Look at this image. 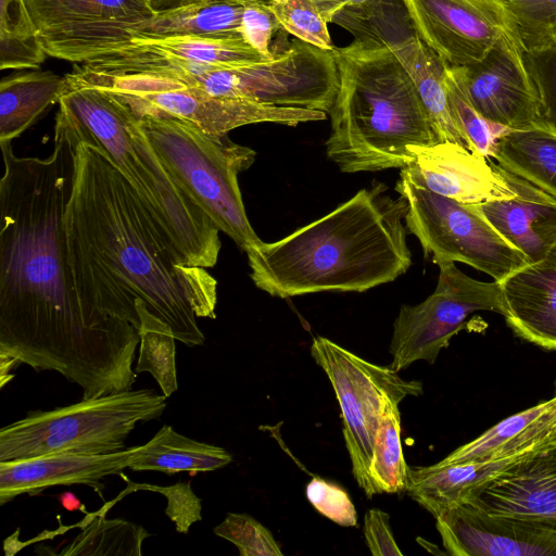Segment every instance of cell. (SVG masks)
Masks as SVG:
<instances>
[{
	"label": "cell",
	"instance_id": "cell-7",
	"mask_svg": "<svg viewBox=\"0 0 556 556\" xmlns=\"http://www.w3.org/2000/svg\"><path fill=\"white\" fill-rule=\"evenodd\" d=\"M153 389L127 390L34 410L0 430V462L55 453L106 454L125 450L140 421L157 419L166 408Z\"/></svg>",
	"mask_w": 556,
	"mask_h": 556
},
{
	"label": "cell",
	"instance_id": "cell-15",
	"mask_svg": "<svg viewBox=\"0 0 556 556\" xmlns=\"http://www.w3.org/2000/svg\"><path fill=\"white\" fill-rule=\"evenodd\" d=\"M460 68L470 102L489 123L505 129L546 125L525 50L513 30L481 61Z\"/></svg>",
	"mask_w": 556,
	"mask_h": 556
},
{
	"label": "cell",
	"instance_id": "cell-20",
	"mask_svg": "<svg viewBox=\"0 0 556 556\" xmlns=\"http://www.w3.org/2000/svg\"><path fill=\"white\" fill-rule=\"evenodd\" d=\"M260 61L264 59L244 38L174 36L136 38L126 46L83 65L99 73L119 74L135 66L153 63L240 66Z\"/></svg>",
	"mask_w": 556,
	"mask_h": 556
},
{
	"label": "cell",
	"instance_id": "cell-31",
	"mask_svg": "<svg viewBox=\"0 0 556 556\" xmlns=\"http://www.w3.org/2000/svg\"><path fill=\"white\" fill-rule=\"evenodd\" d=\"M108 509L102 507L87 514L79 523L81 531L58 555L141 556L143 541L151 535L143 527L124 519L105 518Z\"/></svg>",
	"mask_w": 556,
	"mask_h": 556
},
{
	"label": "cell",
	"instance_id": "cell-24",
	"mask_svg": "<svg viewBox=\"0 0 556 556\" xmlns=\"http://www.w3.org/2000/svg\"><path fill=\"white\" fill-rule=\"evenodd\" d=\"M522 456L452 464L438 462L431 466L409 467L405 492L434 516L466 500L473 489Z\"/></svg>",
	"mask_w": 556,
	"mask_h": 556
},
{
	"label": "cell",
	"instance_id": "cell-16",
	"mask_svg": "<svg viewBox=\"0 0 556 556\" xmlns=\"http://www.w3.org/2000/svg\"><path fill=\"white\" fill-rule=\"evenodd\" d=\"M452 556H556V521L485 511L468 502L433 516Z\"/></svg>",
	"mask_w": 556,
	"mask_h": 556
},
{
	"label": "cell",
	"instance_id": "cell-21",
	"mask_svg": "<svg viewBox=\"0 0 556 556\" xmlns=\"http://www.w3.org/2000/svg\"><path fill=\"white\" fill-rule=\"evenodd\" d=\"M495 166L515 194L511 199L476 205L491 226L529 263L536 262L556 244V199L498 164Z\"/></svg>",
	"mask_w": 556,
	"mask_h": 556
},
{
	"label": "cell",
	"instance_id": "cell-45",
	"mask_svg": "<svg viewBox=\"0 0 556 556\" xmlns=\"http://www.w3.org/2000/svg\"><path fill=\"white\" fill-rule=\"evenodd\" d=\"M367 1L370 0H313L320 15L327 23H331L333 16L344 8Z\"/></svg>",
	"mask_w": 556,
	"mask_h": 556
},
{
	"label": "cell",
	"instance_id": "cell-27",
	"mask_svg": "<svg viewBox=\"0 0 556 556\" xmlns=\"http://www.w3.org/2000/svg\"><path fill=\"white\" fill-rule=\"evenodd\" d=\"M249 0H193L155 12L138 38L197 36L243 38L242 16Z\"/></svg>",
	"mask_w": 556,
	"mask_h": 556
},
{
	"label": "cell",
	"instance_id": "cell-1",
	"mask_svg": "<svg viewBox=\"0 0 556 556\" xmlns=\"http://www.w3.org/2000/svg\"><path fill=\"white\" fill-rule=\"evenodd\" d=\"M75 130L59 108L47 159L21 157L0 143V353L54 370L83 399L131 390L136 346L96 328L76 294L64 231Z\"/></svg>",
	"mask_w": 556,
	"mask_h": 556
},
{
	"label": "cell",
	"instance_id": "cell-44",
	"mask_svg": "<svg viewBox=\"0 0 556 556\" xmlns=\"http://www.w3.org/2000/svg\"><path fill=\"white\" fill-rule=\"evenodd\" d=\"M37 35L25 0H0V37L30 38Z\"/></svg>",
	"mask_w": 556,
	"mask_h": 556
},
{
	"label": "cell",
	"instance_id": "cell-29",
	"mask_svg": "<svg viewBox=\"0 0 556 556\" xmlns=\"http://www.w3.org/2000/svg\"><path fill=\"white\" fill-rule=\"evenodd\" d=\"M231 462L232 456L225 448L189 439L166 425L146 444L138 445L128 468L168 475L188 471L194 476L223 468Z\"/></svg>",
	"mask_w": 556,
	"mask_h": 556
},
{
	"label": "cell",
	"instance_id": "cell-36",
	"mask_svg": "<svg viewBox=\"0 0 556 556\" xmlns=\"http://www.w3.org/2000/svg\"><path fill=\"white\" fill-rule=\"evenodd\" d=\"M269 7L288 34L324 50L336 49L313 0H271Z\"/></svg>",
	"mask_w": 556,
	"mask_h": 556
},
{
	"label": "cell",
	"instance_id": "cell-40",
	"mask_svg": "<svg viewBox=\"0 0 556 556\" xmlns=\"http://www.w3.org/2000/svg\"><path fill=\"white\" fill-rule=\"evenodd\" d=\"M305 493L314 508L331 521L343 527L357 525L355 506L348 492L340 485L314 477L307 483Z\"/></svg>",
	"mask_w": 556,
	"mask_h": 556
},
{
	"label": "cell",
	"instance_id": "cell-11",
	"mask_svg": "<svg viewBox=\"0 0 556 556\" xmlns=\"http://www.w3.org/2000/svg\"><path fill=\"white\" fill-rule=\"evenodd\" d=\"M395 191L408 204L407 232L432 262H460L501 282L529 264L481 215L476 204L462 203L416 184L401 169Z\"/></svg>",
	"mask_w": 556,
	"mask_h": 556
},
{
	"label": "cell",
	"instance_id": "cell-4",
	"mask_svg": "<svg viewBox=\"0 0 556 556\" xmlns=\"http://www.w3.org/2000/svg\"><path fill=\"white\" fill-rule=\"evenodd\" d=\"M340 87L327 157L343 173L403 168L412 146L438 143L408 72L390 47L354 40L333 50Z\"/></svg>",
	"mask_w": 556,
	"mask_h": 556
},
{
	"label": "cell",
	"instance_id": "cell-37",
	"mask_svg": "<svg viewBox=\"0 0 556 556\" xmlns=\"http://www.w3.org/2000/svg\"><path fill=\"white\" fill-rule=\"evenodd\" d=\"M119 476L123 477L127 486L114 501L104 505L108 509L129 493L151 491L162 494L167 500L165 514L175 523V529L178 533H188L193 523L202 520L201 500L194 494L190 482H177L172 485L161 486L132 482L127 479L124 472Z\"/></svg>",
	"mask_w": 556,
	"mask_h": 556
},
{
	"label": "cell",
	"instance_id": "cell-41",
	"mask_svg": "<svg viewBox=\"0 0 556 556\" xmlns=\"http://www.w3.org/2000/svg\"><path fill=\"white\" fill-rule=\"evenodd\" d=\"M525 55L540 96L544 122L556 131V46L525 51Z\"/></svg>",
	"mask_w": 556,
	"mask_h": 556
},
{
	"label": "cell",
	"instance_id": "cell-18",
	"mask_svg": "<svg viewBox=\"0 0 556 556\" xmlns=\"http://www.w3.org/2000/svg\"><path fill=\"white\" fill-rule=\"evenodd\" d=\"M138 450L132 446L106 454L55 453L0 462V504L24 493L30 496L56 485L86 484L102 496L101 480L121 475Z\"/></svg>",
	"mask_w": 556,
	"mask_h": 556
},
{
	"label": "cell",
	"instance_id": "cell-6",
	"mask_svg": "<svg viewBox=\"0 0 556 556\" xmlns=\"http://www.w3.org/2000/svg\"><path fill=\"white\" fill-rule=\"evenodd\" d=\"M139 122L168 175L219 231L243 251L258 243L238 184L256 152L176 117L143 115Z\"/></svg>",
	"mask_w": 556,
	"mask_h": 556
},
{
	"label": "cell",
	"instance_id": "cell-17",
	"mask_svg": "<svg viewBox=\"0 0 556 556\" xmlns=\"http://www.w3.org/2000/svg\"><path fill=\"white\" fill-rule=\"evenodd\" d=\"M413 162L401 168L416 184L462 203L507 200L515 194L494 163L453 142L412 146Z\"/></svg>",
	"mask_w": 556,
	"mask_h": 556
},
{
	"label": "cell",
	"instance_id": "cell-19",
	"mask_svg": "<svg viewBox=\"0 0 556 556\" xmlns=\"http://www.w3.org/2000/svg\"><path fill=\"white\" fill-rule=\"evenodd\" d=\"M465 502L485 511L556 521V444H546L473 489Z\"/></svg>",
	"mask_w": 556,
	"mask_h": 556
},
{
	"label": "cell",
	"instance_id": "cell-49",
	"mask_svg": "<svg viewBox=\"0 0 556 556\" xmlns=\"http://www.w3.org/2000/svg\"><path fill=\"white\" fill-rule=\"evenodd\" d=\"M549 444H556V432L554 433L553 438L551 439Z\"/></svg>",
	"mask_w": 556,
	"mask_h": 556
},
{
	"label": "cell",
	"instance_id": "cell-10",
	"mask_svg": "<svg viewBox=\"0 0 556 556\" xmlns=\"http://www.w3.org/2000/svg\"><path fill=\"white\" fill-rule=\"evenodd\" d=\"M311 355L333 388L352 472L370 498L376 494L369 465L379 421L405 397L420 395L422 383L405 380L389 366L372 364L325 337L313 338Z\"/></svg>",
	"mask_w": 556,
	"mask_h": 556
},
{
	"label": "cell",
	"instance_id": "cell-43",
	"mask_svg": "<svg viewBox=\"0 0 556 556\" xmlns=\"http://www.w3.org/2000/svg\"><path fill=\"white\" fill-rule=\"evenodd\" d=\"M390 516L379 508L365 513L363 533L370 553L375 556H402L389 523Z\"/></svg>",
	"mask_w": 556,
	"mask_h": 556
},
{
	"label": "cell",
	"instance_id": "cell-34",
	"mask_svg": "<svg viewBox=\"0 0 556 556\" xmlns=\"http://www.w3.org/2000/svg\"><path fill=\"white\" fill-rule=\"evenodd\" d=\"M444 85L453 117L469 150L489 159L498 136L494 128L500 126L485 121L475 109L468 98L460 67L445 64Z\"/></svg>",
	"mask_w": 556,
	"mask_h": 556
},
{
	"label": "cell",
	"instance_id": "cell-33",
	"mask_svg": "<svg viewBox=\"0 0 556 556\" xmlns=\"http://www.w3.org/2000/svg\"><path fill=\"white\" fill-rule=\"evenodd\" d=\"M409 466L401 443L399 407L386 413L375 437L369 477L376 494L406 491Z\"/></svg>",
	"mask_w": 556,
	"mask_h": 556
},
{
	"label": "cell",
	"instance_id": "cell-22",
	"mask_svg": "<svg viewBox=\"0 0 556 556\" xmlns=\"http://www.w3.org/2000/svg\"><path fill=\"white\" fill-rule=\"evenodd\" d=\"M507 325L521 339L556 351V244L501 282Z\"/></svg>",
	"mask_w": 556,
	"mask_h": 556
},
{
	"label": "cell",
	"instance_id": "cell-14",
	"mask_svg": "<svg viewBox=\"0 0 556 556\" xmlns=\"http://www.w3.org/2000/svg\"><path fill=\"white\" fill-rule=\"evenodd\" d=\"M421 41L446 65L481 61L505 33L509 16L500 0H403Z\"/></svg>",
	"mask_w": 556,
	"mask_h": 556
},
{
	"label": "cell",
	"instance_id": "cell-8",
	"mask_svg": "<svg viewBox=\"0 0 556 556\" xmlns=\"http://www.w3.org/2000/svg\"><path fill=\"white\" fill-rule=\"evenodd\" d=\"M68 79L105 88L123 100L139 118L172 116L189 122L206 134L225 136L235 128L276 123L296 126L326 119L317 110L277 106L243 99L211 96L200 89L153 74H106L75 65Z\"/></svg>",
	"mask_w": 556,
	"mask_h": 556
},
{
	"label": "cell",
	"instance_id": "cell-25",
	"mask_svg": "<svg viewBox=\"0 0 556 556\" xmlns=\"http://www.w3.org/2000/svg\"><path fill=\"white\" fill-rule=\"evenodd\" d=\"M67 87L65 76L51 71H16L0 81V143L12 141L34 125Z\"/></svg>",
	"mask_w": 556,
	"mask_h": 556
},
{
	"label": "cell",
	"instance_id": "cell-47",
	"mask_svg": "<svg viewBox=\"0 0 556 556\" xmlns=\"http://www.w3.org/2000/svg\"><path fill=\"white\" fill-rule=\"evenodd\" d=\"M58 500L61 505L68 511L84 510L85 507L79 501V498L70 491L62 492L58 495Z\"/></svg>",
	"mask_w": 556,
	"mask_h": 556
},
{
	"label": "cell",
	"instance_id": "cell-48",
	"mask_svg": "<svg viewBox=\"0 0 556 556\" xmlns=\"http://www.w3.org/2000/svg\"><path fill=\"white\" fill-rule=\"evenodd\" d=\"M155 12L168 10L193 0H150ZM269 3L271 0H260Z\"/></svg>",
	"mask_w": 556,
	"mask_h": 556
},
{
	"label": "cell",
	"instance_id": "cell-23",
	"mask_svg": "<svg viewBox=\"0 0 556 556\" xmlns=\"http://www.w3.org/2000/svg\"><path fill=\"white\" fill-rule=\"evenodd\" d=\"M556 432V393L514 414L440 460L443 464L522 456L548 444Z\"/></svg>",
	"mask_w": 556,
	"mask_h": 556
},
{
	"label": "cell",
	"instance_id": "cell-38",
	"mask_svg": "<svg viewBox=\"0 0 556 556\" xmlns=\"http://www.w3.org/2000/svg\"><path fill=\"white\" fill-rule=\"evenodd\" d=\"M213 532L235 544L241 556H282L271 532L248 514L228 513Z\"/></svg>",
	"mask_w": 556,
	"mask_h": 556
},
{
	"label": "cell",
	"instance_id": "cell-39",
	"mask_svg": "<svg viewBox=\"0 0 556 556\" xmlns=\"http://www.w3.org/2000/svg\"><path fill=\"white\" fill-rule=\"evenodd\" d=\"M286 33L269 3L260 0L247 2L242 16V36L264 60H271L290 47L280 45L286 39Z\"/></svg>",
	"mask_w": 556,
	"mask_h": 556
},
{
	"label": "cell",
	"instance_id": "cell-9",
	"mask_svg": "<svg viewBox=\"0 0 556 556\" xmlns=\"http://www.w3.org/2000/svg\"><path fill=\"white\" fill-rule=\"evenodd\" d=\"M211 96L329 113L339 87L333 51L294 38L271 60L248 65L220 66L201 74L168 77Z\"/></svg>",
	"mask_w": 556,
	"mask_h": 556
},
{
	"label": "cell",
	"instance_id": "cell-13",
	"mask_svg": "<svg viewBox=\"0 0 556 556\" xmlns=\"http://www.w3.org/2000/svg\"><path fill=\"white\" fill-rule=\"evenodd\" d=\"M48 56L83 64L140 37L150 0H25Z\"/></svg>",
	"mask_w": 556,
	"mask_h": 556
},
{
	"label": "cell",
	"instance_id": "cell-42",
	"mask_svg": "<svg viewBox=\"0 0 556 556\" xmlns=\"http://www.w3.org/2000/svg\"><path fill=\"white\" fill-rule=\"evenodd\" d=\"M48 56L38 36L30 38L0 37L1 70L39 68Z\"/></svg>",
	"mask_w": 556,
	"mask_h": 556
},
{
	"label": "cell",
	"instance_id": "cell-30",
	"mask_svg": "<svg viewBox=\"0 0 556 556\" xmlns=\"http://www.w3.org/2000/svg\"><path fill=\"white\" fill-rule=\"evenodd\" d=\"M331 23L351 31L356 40L390 48L416 35L403 0H370L346 7Z\"/></svg>",
	"mask_w": 556,
	"mask_h": 556
},
{
	"label": "cell",
	"instance_id": "cell-35",
	"mask_svg": "<svg viewBox=\"0 0 556 556\" xmlns=\"http://www.w3.org/2000/svg\"><path fill=\"white\" fill-rule=\"evenodd\" d=\"M526 52L556 46V0H500Z\"/></svg>",
	"mask_w": 556,
	"mask_h": 556
},
{
	"label": "cell",
	"instance_id": "cell-46",
	"mask_svg": "<svg viewBox=\"0 0 556 556\" xmlns=\"http://www.w3.org/2000/svg\"><path fill=\"white\" fill-rule=\"evenodd\" d=\"M18 364H21V363L16 358H14L8 354L0 353V374H1L0 387L1 388H3L4 384L13 378V375H9V371L11 369H13L14 367L18 366Z\"/></svg>",
	"mask_w": 556,
	"mask_h": 556
},
{
	"label": "cell",
	"instance_id": "cell-26",
	"mask_svg": "<svg viewBox=\"0 0 556 556\" xmlns=\"http://www.w3.org/2000/svg\"><path fill=\"white\" fill-rule=\"evenodd\" d=\"M412 77L439 142H453L467 149L447 99L445 64L416 35L391 48Z\"/></svg>",
	"mask_w": 556,
	"mask_h": 556
},
{
	"label": "cell",
	"instance_id": "cell-32",
	"mask_svg": "<svg viewBox=\"0 0 556 556\" xmlns=\"http://www.w3.org/2000/svg\"><path fill=\"white\" fill-rule=\"evenodd\" d=\"M140 317V343L135 371L149 372L165 396L178 389L175 336L170 326L149 312L143 301H136Z\"/></svg>",
	"mask_w": 556,
	"mask_h": 556
},
{
	"label": "cell",
	"instance_id": "cell-28",
	"mask_svg": "<svg viewBox=\"0 0 556 556\" xmlns=\"http://www.w3.org/2000/svg\"><path fill=\"white\" fill-rule=\"evenodd\" d=\"M492 157L556 199V131L548 126L504 130L495 139Z\"/></svg>",
	"mask_w": 556,
	"mask_h": 556
},
{
	"label": "cell",
	"instance_id": "cell-3",
	"mask_svg": "<svg viewBox=\"0 0 556 556\" xmlns=\"http://www.w3.org/2000/svg\"><path fill=\"white\" fill-rule=\"evenodd\" d=\"M406 199L382 182L361 189L323 217L244 252L256 288L287 299L318 292H364L412 265Z\"/></svg>",
	"mask_w": 556,
	"mask_h": 556
},
{
	"label": "cell",
	"instance_id": "cell-2",
	"mask_svg": "<svg viewBox=\"0 0 556 556\" xmlns=\"http://www.w3.org/2000/svg\"><path fill=\"white\" fill-rule=\"evenodd\" d=\"M64 231L74 288L96 328L138 348L141 300L177 341L204 343L197 317L216 318L217 280L186 263L96 143L76 144Z\"/></svg>",
	"mask_w": 556,
	"mask_h": 556
},
{
	"label": "cell",
	"instance_id": "cell-12",
	"mask_svg": "<svg viewBox=\"0 0 556 556\" xmlns=\"http://www.w3.org/2000/svg\"><path fill=\"white\" fill-rule=\"evenodd\" d=\"M434 291L421 303L404 304L393 323L389 367L401 371L417 361L434 364L439 353L479 311L504 314L501 283L476 280L454 262H440Z\"/></svg>",
	"mask_w": 556,
	"mask_h": 556
},
{
	"label": "cell",
	"instance_id": "cell-5",
	"mask_svg": "<svg viewBox=\"0 0 556 556\" xmlns=\"http://www.w3.org/2000/svg\"><path fill=\"white\" fill-rule=\"evenodd\" d=\"M66 80L59 108L78 140L109 154L189 266L213 267L222 245L219 229L168 175L132 110L105 88Z\"/></svg>",
	"mask_w": 556,
	"mask_h": 556
}]
</instances>
